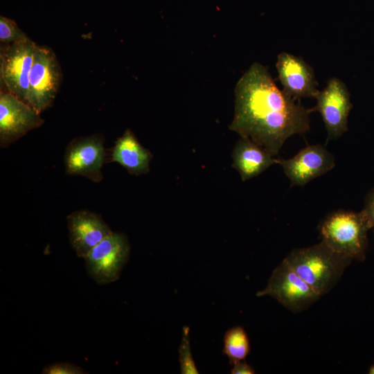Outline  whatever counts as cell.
<instances>
[{
	"instance_id": "6da1fadb",
	"label": "cell",
	"mask_w": 374,
	"mask_h": 374,
	"mask_svg": "<svg viewBox=\"0 0 374 374\" xmlns=\"http://www.w3.org/2000/svg\"><path fill=\"white\" fill-rule=\"evenodd\" d=\"M230 130L249 139L272 156L285 141L310 130V109L275 84L266 67L253 63L238 80Z\"/></svg>"
},
{
	"instance_id": "7a4b0ae2",
	"label": "cell",
	"mask_w": 374,
	"mask_h": 374,
	"mask_svg": "<svg viewBox=\"0 0 374 374\" xmlns=\"http://www.w3.org/2000/svg\"><path fill=\"white\" fill-rule=\"evenodd\" d=\"M284 260L321 296L336 285L353 260L322 241L311 247L294 249Z\"/></svg>"
},
{
	"instance_id": "3957f363",
	"label": "cell",
	"mask_w": 374,
	"mask_h": 374,
	"mask_svg": "<svg viewBox=\"0 0 374 374\" xmlns=\"http://www.w3.org/2000/svg\"><path fill=\"white\" fill-rule=\"evenodd\" d=\"M321 241L335 251L364 261L371 226L364 213L338 210L329 213L319 226Z\"/></svg>"
},
{
	"instance_id": "277c9868",
	"label": "cell",
	"mask_w": 374,
	"mask_h": 374,
	"mask_svg": "<svg viewBox=\"0 0 374 374\" xmlns=\"http://www.w3.org/2000/svg\"><path fill=\"white\" fill-rule=\"evenodd\" d=\"M130 253L126 235L112 232L84 257L88 275L99 285L115 282L120 278Z\"/></svg>"
},
{
	"instance_id": "5b68a950",
	"label": "cell",
	"mask_w": 374,
	"mask_h": 374,
	"mask_svg": "<svg viewBox=\"0 0 374 374\" xmlns=\"http://www.w3.org/2000/svg\"><path fill=\"white\" fill-rule=\"evenodd\" d=\"M61 80V68L53 51L37 45L29 74L28 104L41 114L53 104Z\"/></svg>"
},
{
	"instance_id": "8992f818",
	"label": "cell",
	"mask_w": 374,
	"mask_h": 374,
	"mask_svg": "<svg viewBox=\"0 0 374 374\" xmlns=\"http://www.w3.org/2000/svg\"><path fill=\"white\" fill-rule=\"evenodd\" d=\"M37 44L30 39L1 45V88L28 104L29 74Z\"/></svg>"
},
{
	"instance_id": "52a82bcc",
	"label": "cell",
	"mask_w": 374,
	"mask_h": 374,
	"mask_svg": "<svg viewBox=\"0 0 374 374\" xmlns=\"http://www.w3.org/2000/svg\"><path fill=\"white\" fill-rule=\"evenodd\" d=\"M256 296H271L294 312L305 310L321 296L285 260L274 269L266 287Z\"/></svg>"
},
{
	"instance_id": "ba28073f",
	"label": "cell",
	"mask_w": 374,
	"mask_h": 374,
	"mask_svg": "<svg viewBox=\"0 0 374 374\" xmlns=\"http://www.w3.org/2000/svg\"><path fill=\"white\" fill-rule=\"evenodd\" d=\"M104 137L98 134L72 139L66 145L64 163L69 175L82 176L98 183L103 179L107 150Z\"/></svg>"
},
{
	"instance_id": "9c48e42d",
	"label": "cell",
	"mask_w": 374,
	"mask_h": 374,
	"mask_svg": "<svg viewBox=\"0 0 374 374\" xmlns=\"http://www.w3.org/2000/svg\"><path fill=\"white\" fill-rule=\"evenodd\" d=\"M317 105L310 112H319L322 117L328 141L339 138L348 131V117L352 108L350 93L345 84L337 78L330 79L315 98Z\"/></svg>"
},
{
	"instance_id": "30bf717a",
	"label": "cell",
	"mask_w": 374,
	"mask_h": 374,
	"mask_svg": "<svg viewBox=\"0 0 374 374\" xmlns=\"http://www.w3.org/2000/svg\"><path fill=\"white\" fill-rule=\"evenodd\" d=\"M44 121L28 104L10 92H0V146L7 148L26 134L41 127Z\"/></svg>"
},
{
	"instance_id": "8fae6325",
	"label": "cell",
	"mask_w": 374,
	"mask_h": 374,
	"mask_svg": "<svg viewBox=\"0 0 374 374\" xmlns=\"http://www.w3.org/2000/svg\"><path fill=\"white\" fill-rule=\"evenodd\" d=\"M291 186H303L312 179L331 170L335 166V159L321 144L308 145L293 157L276 159Z\"/></svg>"
},
{
	"instance_id": "7c38bea8",
	"label": "cell",
	"mask_w": 374,
	"mask_h": 374,
	"mask_svg": "<svg viewBox=\"0 0 374 374\" xmlns=\"http://www.w3.org/2000/svg\"><path fill=\"white\" fill-rule=\"evenodd\" d=\"M276 67L283 91L291 98H316L319 91L312 67L301 57L283 52L277 57Z\"/></svg>"
},
{
	"instance_id": "4fadbf2b",
	"label": "cell",
	"mask_w": 374,
	"mask_h": 374,
	"mask_svg": "<svg viewBox=\"0 0 374 374\" xmlns=\"http://www.w3.org/2000/svg\"><path fill=\"white\" fill-rule=\"evenodd\" d=\"M66 222L70 245L83 258L113 232L100 215L87 210L73 211L67 216Z\"/></svg>"
},
{
	"instance_id": "5bb4252c",
	"label": "cell",
	"mask_w": 374,
	"mask_h": 374,
	"mask_svg": "<svg viewBox=\"0 0 374 374\" xmlns=\"http://www.w3.org/2000/svg\"><path fill=\"white\" fill-rule=\"evenodd\" d=\"M152 159V153L127 129L116 139L114 145L107 150L106 163H118L130 174L138 176L149 172Z\"/></svg>"
},
{
	"instance_id": "9a60e30c",
	"label": "cell",
	"mask_w": 374,
	"mask_h": 374,
	"mask_svg": "<svg viewBox=\"0 0 374 374\" xmlns=\"http://www.w3.org/2000/svg\"><path fill=\"white\" fill-rule=\"evenodd\" d=\"M233 167L243 181L255 177L274 163L276 159L249 139L241 137L233 152Z\"/></svg>"
},
{
	"instance_id": "2e32d148",
	"label": "cell",
	"mask_w": 374,
	"mask_h": 374,
	"mask_svg": "<svg viewBox=\"0 0 374 374\" xmlns=\"http://www.w3.org/2000/svg\"><path fill=\"white\" fill-rule=\"evenodd\" d=\"M222 352L228 357L231 364L247 357L250 352V343L242 326L233 327L225 332Z\"/></svg>"
},
{
	"instance_id": "e0dca14e",
	"label": "cell",
	"mask_w": 374,
	"mask_h": 374,
	"mask_svg": "<svg viewBox=\"0 0 374 374\" xmlns=\"http://www.w3.org/2000/svg\"><path fill=\"white\" fill-rule=\"evenodd\" d=\"M189 330L188 326L183 328L182 338L179 347L180 371L182 374H198L199 371L191 353Z\"/></svg>"
},
{
	"instance_id": "ac0fdd59",
	"label": "cell",
	"mask_w": 374,
	"mask_h": 374,
	"mask_svg": "<svg viewBox=\"0 0 374 374\" xmlns=\"http://www.w3.org/2000/svg\"><path fill=\"white\" fill-rule=\"evenodd\" d=\"M28 38L14 20L3 16L0 17L1 45L10 44Z\"/></svg>"
},
{
	"instance_id": "d6986e66",
	"label": "cell",
	"mask_w": 374,
	"mask_h": 374,
	"mask_svg": "<svg viewBox=\"0 0 374 374\" xmlns=\"http://www.w3.org/2000/svg\"><path fill=\"white\" fill-rule=\"evenodd\" d=\"M42 374H85L79 366L69 362H55L46 365L42 371Z\"/></svg>"
},
{
	"instance_id": "ffe728a7",
	"label": "cell",
	"mask_w": 374,
	"mask_h": 374,
	"mask_svg": "<svg viewBox=\"0 0 374 374\" xmlns=\"http://www.w3.org/2000/svg\"><path fill=\"white\" fill-rule=\"evenodd\" d=\"M362 211L366 215L371 229L374 233V187L367 193L364 200V206Z\"/></svg>"
},
{
	"instance_id": "44dd1931",
	"label": "cell",
	"mask_w": 374,
	"mask_h": 374,
	"mask_svg": "<svg viewBox=\"0 0 374 374\" xmlns=\"http://www.w3.org/2000/svg\"><path fill=\"white\" fill-rule=\"evenodd\" d=\"M233 368L231 370L232 374H253L254 369L248 364L244 359L235 362L232 364Z\"/></svg>"
},
{
	"instance_id": "7402d4cb",
	"label": "cell",
	"mask_w": 374,
	"mask_h": 374,
	"mask_svg": "<svg viewBox=\"0 0 374 374\" xmlns=\"http://www.w3.org/2000/svg\"><path fill=\"white\" fill-rule=\"evenodd\" d=\"M368 373H369V374H374V364L372 365V366L370 367V368H369V370H368Z\"/></svg>"
}]
</instances>
